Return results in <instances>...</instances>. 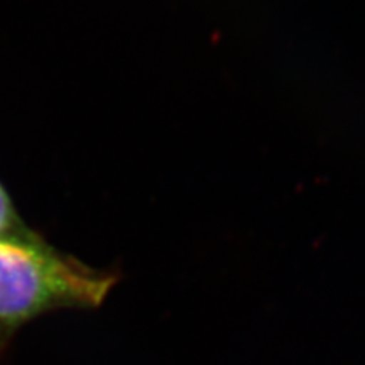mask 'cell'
<instances>
[{
  "label": "cell",
  "mask_w": 365,
  "mask_h": 365,
  "mask_svg": "<svg viewBox=\"0 0 365 365\" xmlns=\"http://www.w3.org/2000/svg\"><path fill=\"white\" fill-rule=\"evenodd\" d=\"M117 279L61 252L29 227L0 237V350L43 314L98 308Z\"/></svg>",
  "instance_id": "cell-1"
},
{
  "label": "cell",
  "mask_w": 365,
  "mask_h": 365,
  "mask_svg": "<svg viewBox=\"0 0 365 365\" xmlns=\"http://www.w3.org/2000/svg\"><path fill=\"white\" fill-rule=\"evenodd\" d=\"M26 223L14 205L12 196L9 195L6 186L0 182V237H7L22 230Z\"/></svg>",
  "instance_id": "cell-2"
}]
</instances>
